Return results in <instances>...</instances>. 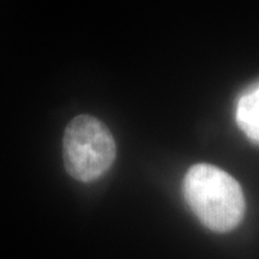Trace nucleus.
Returning a JSON list of instances; mask_svg holds the SVG:
<instances>
[{
  "instance_id": "f257e3e1",
  "label": "nucleus",
  "mask_w": 259,
  "mask_h": 259,
  "mask_svg": "<svg viewBox=\"0 0 259 259\" xmlns=\"http://www.w3.org/2000/svg\"><path fill=\"white\" fill-rule=\"evenodd\" d=\"M183 192L189 206L207 229L233 231L243 219L245 197L241 185L212 164H194L186 173Z\"/></svg>"
},
{
  "instance_id": "f03ea898",
  "label": "nucleus",
  "mask_w": 259,
  "mask_h": 259,
  "mask_svg": "<svg viewBox=\"0 0 259 259\" xmlns=\"http://www.w3.org/2000/svg\"><path fill=\"white\" fill-rule=\"evenodd\" d=\"M115 160V141L108 127L95 117L78 115L64 134V164L79 182L104 176Z\"/></svg>"
},
{
  "instance_id": "7ed1b4c3",
  "label": "nucleus",
  "mask_w": 259,
  "mask_h": 259,
  "mask_svg": "<svg viewBox=\"0 0 259 259\" xmlns=\"http://www.w3.org/2000/svg\"><path fill=\"white\" fill-rule=\"evenodd\" d=\"M236 121L252 141L259 143V83L239 98Z\"/></svg>"
}]
</instances>
